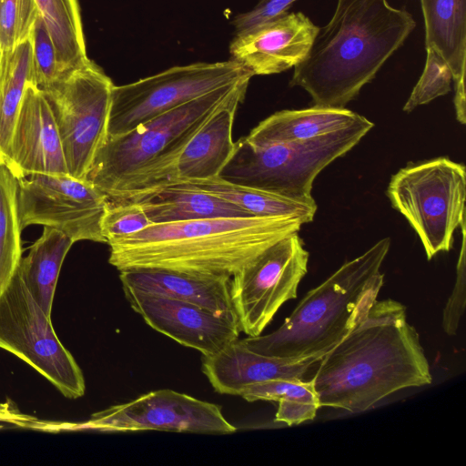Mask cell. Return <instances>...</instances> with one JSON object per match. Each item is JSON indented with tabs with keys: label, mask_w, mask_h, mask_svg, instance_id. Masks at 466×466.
<instances>
[{
	"label": "cell",
	"mask_w": 466,
	"mask_h": 466,
	"mask_svg": "<svg viewBox=\"0 0 466 466\" xmlns=\"http://www.w3.org/2000/svg\"><path fill=\"white\" fill-rule=\"evenodd\" d=\"M309 380L320 407L363 412L406 388L431 384L432 376L406 307L376 300L350 331L316 364Z\"/></svg>",
	"instance_id": "1"
},
{
	"label": "cell",
	"mask_w": 466,
	"mask_h": 466,
	"mask_svg": "<svg viewBox=\"0 0 466 466\" xmlns=\"http://www.w3.org/2000/svg\"><path fill=\"white\" fill-rule=\"evenodd\" d=\"M415 26L409 11L388 0H338L289 84L306 90L313 106L345 108Z\"/></svg>",
	"instance_id": "2"
},
{
	"label": "cell",
	"mask_w": 466,
	"mask_h": 466,
	"mask_svg": "<svg viewBox=\"0 0 466 466\" xmlns=\"http://www.w3.org/2000/svg\"><path fill=\"white\" fill-rule=\"evenodd\" d=\"M290 217L217 218L153 224L111 238L109 264L117 270L154 268L231 279L264 249L298 233Z\"/></svg>",
	"instance_id": "3"
},
{
	"label": "cell",
	"mask_w": 466,
	"mask_h": 466,
	"mask_svg": "<svg viewBox=\"0 0 466 466\" xmlns=\"http://www.w3.org/2000/svg\"><path fill=\"white\" fill-rule=\"evenodd\" d=\"M390 246V238H384L347 261L310 289L279 329L267 335L248 336L241 342L268 357L320 360L377 300L384 281L380 268Z\"/></svg>",
	"instance_id": "4"
},
{
	"label": "cell",
	"mask_w": 466,
	"mask_h": 466,
	"mask_svg": "<svg viewBox=\"0 0 466 466\" xmlns=\"http://www.w3.org/2000/svg\"><path fill=\"white\" fill-rule=\"evenodd\" d=\"M250 79L214 89L127 133L106 136L86 180L114 201L131 200L173 183L187 142L236 87Z\"/></svg>",
	"instance_id": "5"
},
{
	"label": "cell",
	"mask_w": 466,
	"mask_h": 466,
	"mask_svg": "<svg viewBox=\"0 0 466 466\" xmlns=\"http://www.w3.org/2000/svg\"><path fill=\"white\" fill-rule=\"evenodd\" d=\"M373 126L362 116L354 124L330 134L259 147L241 137L218 177L299 202L316 204L311 195L316 177L354 147Z\"/></svg>",
	"instance_id": "6"
},
{
	"label": "cell",
	"mask_w": 466,
	"mask_h": 466,
	"mask_svg": "<svg viewBox=\"0 0 466 466\" xmlns=\"http://www.w3.org/2000/svg\"><path fill=\"white\" fill-rule=\"evenodd\" d=\"M386 194L418 234L431 259L449 251L465 220V167L440 157L409 163L391 177Z\"/></svg>",
	"instance_id": "7"
},
{
	"label": "cell",
	"mask_w": 466,
	"mask_h": 466,
	"mask_svg": "<svg viewBox=\"0 0 466 466\" xmlns=\"http://www.w3.org/2000/svg\"><path fill=\"white\" fill-rule=\"evenodd\" d=\"M0 349L26 362L66 398L85 394L80 367L59 340L51 318L32 296L19 268L0 292Z\"/></svg>",
	"instance_id": "8"
},
{
	"label": "cell",
	"mask_w": 466,
	"mask_h": 466,
	"mask_svg": "<svg viewBox=\"0 0 466 466\" xmlns=\"http://www.w3.org/2000/svg\"><path fill=\"white\" fill-rule=\"evenodd\" d=\"M114 86L88 59L43 90L59 130L68 174L75 178L86 180L106 138Z\"/></svg>",
	"instance_id": "9"
},
{
	"label": "cell",
	"mask_w": 466,
	"mask_h": 466,
	"mask_svg": "<svg viewBox=\"0 0 466 466\" xmlns=\"http://www.w3.org/2000/svg\"><path fill=\"white\" fill-rule=\"evenodd\" d=\"M26 429L45 432H128L163 431L200 434H230L237 431L218 405L164 389L147 392L123 404L97 411L85 421L36 419Z\"/></svg>",
	"instance_id": "10"
},
{
	"label": "cell",
	"mask_w": 466,
	"mask_h": 466,
	"mask_svg": "<svg viewBox=\"0 0 466 466\" xmlns=\"http://www.w3.org/2000/svg\"><path fill=\"white\" fill-rule=\"evenodd\" d=\"M252 76L230 59L177 66L133 83L115 85L107 136L127 133L206 93Z\"/></svg>",
	"instance_id": "11"
},
{
	"label": "cell",
	"mask_w": 466,
	"mask_h": 466,
	"mask_svg": "<svg viewBox=\"0 0 466 466\" xmlns=\"http://www.w3.org/2000/svg\"><path fill=\"white\" fill-rule=\"evenodd\" d=\"M309 252L298 233L275 242L236 273L230 295L240 331L258 336L279 308L297 297Z\"/></svg>",
	"instance_id": "12"
},
{
	"label": "cell",
	"mask_w": 466,
	"mask_h": 466,
	"mask_svg": "<svg viewBox=\"0 0 466 466\" xmlns=\"http://www.w3.org/2000/svg\"><path fill=\"white\" fill-rule=\"evenodd\" d=\"M107 197L87 180L69 175L32 174L17 179V211L22 230L41 225L62 231L73 242L107 244L101 220Z\"/></svg>",
	"instance_id": "13"
},
{
	"label": "cell",
	"mask_w": 466,
	"mask_h": 466,
	"mask_svg": "<svg viewBox=\"0 0 466 466\" xmlns=\"http://www.w3.org/2000/svg\"><path fill=\"white\" fill-rule=\"evenodd\" d=\"M131 308L155 330L211 356L238 339V323L197 305L153 293L124 290Z\"/></svg>",
	"instance_id": "14"
},
{
	"label": "cell",
	"mask_w": 466,
	"mask_h": 466,
	"mask_svg": "<svg viewBox=\"0 0 466 466\" xmlns=\"http://www.w3.org/2000/svg\"><path fill=\"white\" fill-rule=\"evenodd\" d=\"M319 26L302 12H286L244 33L229 46L232 60L252 76L279 74L307 56Z\"/></svg>",
	"instance_id": "15"
},
{
	"label": "cell",
	"mask_w": 466,
	"mask_h": 466,
	"mask_svg": "<svg viewBox=\"0 0 466 466\" xmlns=\"http://www.w3.org/2000/svg\"><path fill=\"white\" fill-rule=\"evenodd\" d=\"M17 178L69 175L59 130L44 91L29 83L13 129L6 167Z\"/></svg>",
	"instance_id": "16"
},
{
	"label": "cell",
	"mask_w": 466,
	"mask_h": 466,
	"mask_svg": "<svg viewBox=\"0 0 466 466\" xmlns=\"http://www.w3.org/2000/svg\"><path fill=\"white\" fill-rule=\"evenodd\" d=\"M319 360L264 356L250 350L237 339L214 355L203 356L202 371L217 392L239 395L246 388L270 380H306Z\"/></svg>",
	"instance_id": "17"
},
{
	"label": "cell",
	"mask_w": 466,
	"mask_h": 466,
	"mask_svg": "<svg viewBox=\"0 0 466 466\" xmlns=\"http://www.w3.org/2000/svg\"><path fill=\"white\" fill-rule=\"evenodd\" d=\"M250 80L241 82L187 142L175 168V181L218 177L236 149L232 128Z\"/></svg>",
	"instance_id": "18"
},
{
	"label": "cell",
	"mask_w": 466,
	"mask_h": 466,
	"mask_svg": "<svg viewBox=\"0 0 466 466\" xmlns=\"http://www.w3.org/2000/svg\"><path fill=\"white\" fill-rule=\"evenodd\" d=\"M119 279L123 290L153 293L188 302L238 323L230 295L231 279L154 268L120 270Z\"/></svg>",
	"instance_id": "19"
},
{
	"label": "cell",
	"mask_w": 466,
	"mask_h": 466,
	"mask_svg": "<svg viewBox=\"0 0 466 466\" xmlns=\"http://www.w3.org/2000/svg\"><path fill=\"white\" fill-rule=\"evenodd\" d=\"M425 47L436 51L450 66L454 83V107L465 112L466 0H420Z\"/></svg>",
	"instance_id": "20"
},
{
	"label": "cell",
	"mask_w": 466,
	"mask_h": 466,
	"mask_svg": "<svg viewBox=\"0 0 466 466\" xmlns=\"http://www.w3.org/2000/svg\"><path fill=\"white\" fill-rule=\"evenodd\" d=\"M127 201L140 205L153 224L252 217L238 207L184 181L170 183Z\"/></svg>",
	"instance_id": "21"
},
{
	"label": "cell",
	"mask_w": 466,
	"mask_h": 466,
	"mask_svg": "<svg viewBox=\"0 0 466 466\" xmlns=\"http://www.w3.org/2000/svg\"><path fill=\"white\" fill-rule=\"evenodd\" d=\"M362 116L346 108L313 106L282 110L261 121L245 137L253 147L309 140L345 128Z\"/></svg>",
	"instance_id": "22"
},
{
	"label": "cell",
	"mask_w": 466,
	"mask_h": 466,
	"mask_svg": "<svg viewBox=\"0 0 466 466\" xmlns=\"http://www.w3.org/2000/svg\"><path fill=\"white\" fill-rule=\"evenodd\" d=\"M73 244L62 231L44 227L41 236L18 266L29 291L48 318H51L62 264Z\"/></svg>",
	"instance_id": "23"
},
{
	"label": "cell",
	"mask_w": 466,
	"mask_h": 466,
	"mask_svg": "<svg viewBox=\"0 0 466 466\" xmlns=\"http://www.w3.org/2000/svg\"><path fill=\"white\" fill-rule=\"evenodd\" d=\"M184 182L238 207L252 217H290L305 224L313 220L317 210L316 204L299 202L265 190L235 184L219 177Z\"/></svg>",
	"instance_id": "24"
},
{
	"label": "cell",
	"mask_w": 466,
	"mask_h": 466,
	"mask_svg": "<svg viewBox=\"0 0 466 466\" xmlns=\"http://www.w3.org/2000/svg\"><path fill=\"white\" fill-rule=\"evenodd\" d=\"M33 83L32 47L27 39L0 58V165L7 167L13 129L25 89Z\"/></svg>",
	"instance_id": "25"
},
{
	"label": "cell",
	"mask_w": 466,
	"mask_h": 466,
	"mask_svg": "<svg viewBox=\"0 0 466 466\" xmlns=\"http://www.w3.org/2000/svg\"><path fill=\"white\" fill-rule=\"evenodd\" d=\"M54 43L63 75L89 58L77 0H35Z\"/></svg>",
	"instance_id": "26"
},
{
	"label": "cell",
	"mask_w": 466,
	"mask_h": 466,
	"mask_svg": "<svg viewBox=\"0 0 466 466\" xmlns=\"http://www.w3.org/2000/svg\"><path fill=\"white\" fill-rule=\"evenodd\" d=\"M239 396L248 401L279 403L275 420L289 426L313 420L320 408L319 397L309 380L281 378L252 385Z\"/></svg>",
	"instance_id": "27"
},
{
	"label": "cell",
	"mask_w": 466,
	"mask_h": 466,
	"mask_svg": "<svg viewBox=\"0 0 466 466\" xmlns=\"http://www.w3.org/2000/svg\"><path fill=\"white\" fill-rule=\"evenodd\" d=\"M22 228L17 211V178L0 165V292L22 259Z\"/></svg>",
	"instance_id": "28"
},
{
	"label": "cell",
	"mask_w": 466,
	"mask_h": 466,
	"mask_svg": "<svg viewBox=\"0 0 466 466\" xmlns=\"http://www.w3.org/2000/svg\"><path fill=\"white\" fill-rule=\"evenodd\" d=\"M39 14L35 0H0V50L29 39Z\"/></svg>",
	"instance_id": "29"
},
{
	"label": "cell",
	"mask_w": 466,
	"mask_h": 466,
	"mask_svg": "<svg viewBox=\"0 0 466 466\" xmlns=\"http://www.w3.org/2000/svg\"><path fill=\"white\" fill-rule=\"evenodd\" d=\"M426 50L423 72L403 106L406 113H410L417 106L428 104L451 90L453 76L450 66L436 51Z\"/></svg>",
	"instance_id": "30"
},
{
	"label": "cell",
	"mask_w": 466,
	"mask_h": 466,
	"mask_svg": "<svg viewBox=\"0 0 466 466\" xmlns=\"http://www.w3.org/2000/svg\"><path fill=\"white\" fill-rule=\"evenodd\" d=\"M32 47L33 83L42 90L56 84L61 72L56 48L46 25L39 14L29 36Z\"/></svg>",
	"instance_id": "31"
},
{
	"label": "cell",
	"mask_w": 466,
	"mask_h": 466,
	"mask_svg": "<svg viewBox=\"0 0 466 466\" xmlns=\"http://www.w3.org/2000/svg\"><path fill=\"white\" fill-rule=\"evenodd\" d=\"M153 225L140 205L133 201L109 200L105 209L101 229L109 239L138 232Z\"/></svg>",
	"instance_id": "32"
},
{
	"label": "cell",
	"mask_w": 466,
	"mask_h": 466,
	"mask_svg": "<svg viewBox=\"0 0 466 466\" xmlns=\"http://www.w3.org/2000/svg\"><path fill=\"white\" fill-rule=\"evenodd\" d=\"M462 244L457 264V274L454 287L449 297L442 313V328L450 335H455L465 309V220L461 224Z\"/></svg>",
	"instance_id": "33"
},
{
	"label": "cell",
	"mask_w": 466,
	"mask_h": 466,
	"mask_svg": "<svg viewBox=\"0 0 466 466\" xmlns=\"http://www.w3.org/2000/svg\"><path fill=\"white\" fill-rule=\"evenodd\" d=\"M295 1L297 0H260L253 9L234 18L232 24L237 34L248 31L281 15L288 12Z\"/></svg>",
	"instance_id": "34"
},
{
	"label": "cell",
	"mask_w": 466,
	"mask_h": 466,
	"mask_svg": "<svg viewBox=\"0 0 466 466\" xmlns=\"http://www.w3.org/2000/svg\"><path fill=\"white\" fill-rule=\"evenodd\" d=\"M0 58H1V50H0Z\"/></svg>",
	"instance_id": "35"
}]
</instances>
